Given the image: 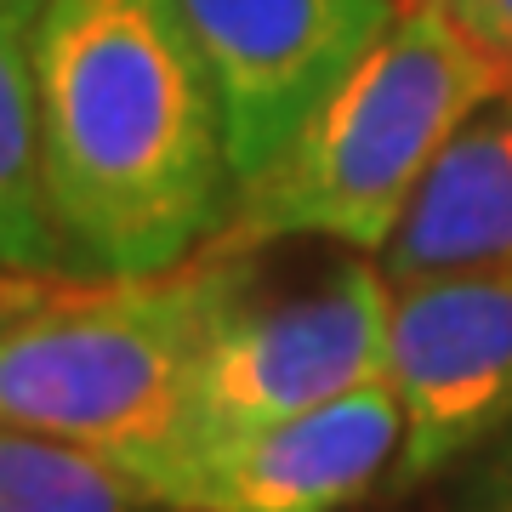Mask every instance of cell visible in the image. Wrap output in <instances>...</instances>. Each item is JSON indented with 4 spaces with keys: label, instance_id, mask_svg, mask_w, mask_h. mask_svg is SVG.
<instances>
[{
    "label": "cell",
    "instance_id": "cell-1",
    "mask_svg": "<svg viewBox=\"0 0 512 512\" xmlns=\"http://www.w3.org/2000/svg\"><path fill=\"white\" fill-rule=\"evenodd\" d=\"M40 177L69 279H154L228 234L239 177L177 0H46Z\"/></svg>",
    "mask_w": 512,
    "mask_h": 512
},
{
    "label": "cell",
    "instance_id": "cell-2",
    "mask_svg": "<svg viewBox=\"0 0 512 512\" xmlns=\"http://www.w3.org/2000/svg\"><path fill=\"white\" fill-rule=\"evenodd\" d=\"M217 251L154 279H29L0 302V421L114 461L160 507L194 444Z\"/></svg>",
    "mask_w": 512,
    "mask_h": 512
},
{
    "label": "cell",
    "instance_id": "cell-3",
    "mask_svg": "<svg viewBox=\"0 0 512 512\" xmlns=\"http://www.w3.org/2000/svg\"><path fill=\"white\" fill-rule=\"evenodd\" d=\"M507 69L433 0H404L387 40L336 86L268 177L239 188L222 245L325 239L382 256L421 171Z\"/></svg>",
    "mask_w": 512,
    "mask_h": 512
},
{
    "label": "cell",
    "instance_id": "cell-4",
    "mask_svg": "<svg viewBox=\"0 0 512 512\" xmlns=\"http://www.w3.org/2000/svg\"><path fill=\"white\" fill-rule=\"evenodd\" d=\"M211 251L222 291L194 376V444L274 427L387 376L393 285L376 256L342 245L302 285L279 291L262 245L217 239Z\"/></svg>",
    "mask_w": 512,
    "mask_h": 512
},
{
    "label": "cell",
    "instance_id": "cell-5",
    "mask_svg": "<svg viewBox=\"0 0 512 512\" xmlns=\"http://www.w3.org/2000/svg\"><path fill=\"white\" fill-rule=\"evenodd\" d=\"M177 12L217 86L234 177L251 188L387 40L404 0H177Z\"/></svg>",
    "mask_w": 512,
    "mask_h": 512
},
{
    "label": "cell",
    "instance_id": "cell-6",
    "mask_svg": "<svg viewBox=\"0 0 512 512\" xmlns=\"http://www.w3.org/2000/svg\"><path fill=\"white\" fill-rule=\"evenodd\" d=\"M387 382L404 404L393 490H416L512 427V262L393 285Z\"/></svg>",
    "mask_w": 512,
    "mask_h": 512
},
{
    "label": "cell",
    "instance_id": "cell-7",
    "mask_svg": "<svg viewBox=\"0 0 512 512\" xmlns=\"http://www.w3.org/2000/svg\"><path fill=\"white\" fill-rule=\"evenodd\" d=\"M404 404L393 382L302 410L291 421L194 444L165 478L171 512H348L399 467Z\"/></svg>",
    "mask_w": 512,
    "mask_h": 512
},
{
    "label": "cell",
    "instance_id": "cell-8",
    "mask_svg": "<svg viewBox=\"0 0 512 512\" xmlns=\"http://www.w3.org/2000/svg\"><path fill=\"white\" fill-rule=\"evenodd\" d=\"M376 262L387 285L512 262V80L444 137Z\"/></svg>",
    "mask_w": 512,
    "mask_h": 512
},
{
    "label": "cell",
    "instance_id": "cell-9",
    "mask_svg": "<svg viewBox=\"0 0 512 512\" xmlns=\"http://www.w3.org/2000/svg\"><path fill=\"white\" fill-rule=\"evenodd\" d=\"M40 12L46 0H0V274L69 279L40 177Z\"/></svg>",
    "mask_w": 512,
    "mask_h": 512
},
{
    "label": "cell",
    "instance_id": "cell-10",
    "mask_svg": "<svg viewBox=\"0 0 512 512\" xmlns=\"http://www.w3.org/2000/svg\"><path fill=\"white\" fill-rule=\"evenodd\" d=\"M143 490L80 444L0 421V512H143Z\"/></svg>",
    "mask_w": 512,
    "mask_h": 512
},
{
    "label": "cell",
    "instance_id": "cell-11",
    "mask_svg": "<svg viewBox=\"0 0 512 512\" xmlns=\"http://www.w3.org/2000/svg\"><path fill=\"white\" fill-rule=\"evenodd\" d=\"M444 512H512V427L461 461V478Z\"/></svg>",
    "mask_w": 512,
    "mask_h": 512
},
{
    "label": "cell",
    "instance_id": "cell-12",
    "mask_svg": "<svg viewBox=\"0 0 512 512\" xmlns=\"http://www.w3.org/2000/svg\"><path fill=\"white\" fill-rule=\"evenodd\" d=\"M444 18H456L512 80V0H433Z\"/></svg>",
    "mask_w": 512,
    "mask_h": 512
},
{
    "label": "cell",
    "instance_id": "cell-13",
    "mask_svg": "<svg viewBox=\"0 0 512 512\" xmlns=\"http://www.w3.org/2000/svg\"><path fill=\"white\" fill-rule=\"evenodd\" d=\"M12 279L18 274H0V302H6V291H12Z\"/></svg>",
    "mask_w": 512,
    "mask_h": 512
},
{
    "label": "cell",
    "instance_id": "cell-14",
    "mask_svg": "<svg viewBox=\"0 0 512 512\" xmlns=\"http://www.w3.org/2000/svg\"><path fill=\"white\" fill-rule=\"evenodd\" d=\"M148 512H171V507H148Z\"/></svg>",
    "mask_w": 512,
    "mask_h": 512
}]
</instances>
